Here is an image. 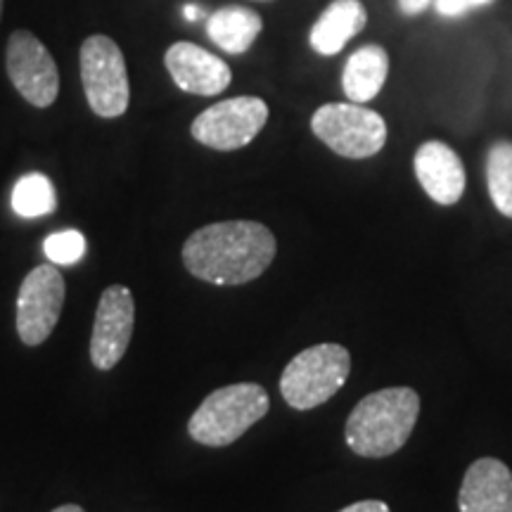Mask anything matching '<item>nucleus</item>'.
<instances>
[{
  "mask_svg": "<svg viewBox=\"0 0 512 512\" xmlns=\"http://www.w3.org/2000/svg\"><path fill=\"white\" fill-rule=\"evenodd\" d=\"M278 242L264 223L221 221L190 235L183 264L190 275L209 285H245L273 264Z\"/></svg>",
  "mask_w": 512,
  "mask_h": 512,
  "instance_id": "1",
  "label": "nucleus"
},
{
  "mask_svg": "<svg viewBox=\"0 0 512 512\" xmlns=\"http://www.w3.org/2000/svg\"><path fill=\"white\" fill-rule=\"evenodd\" d=\"M420 415V396L411 387L368 394L349 413L344 437L356 456L387 458L406 446Z\"/></svg>",
  "mask_w": 512,
  "mask_h": 512,
  "instance_id": "2",
  "label": "nucleus"
},
{
  "mask_svg": "<svg viewBox=\"0 0 512 512\" xmlns=\"http://www.w3.org/2000/svg\"><path fill=\"white\" fill-rule=\"evenodd\" d=\"M271 399L261 384L238 382L216 389L200 403L188 422V434L197 444L223 448L266 418Z\"/></svg>",
  "mask_w": 512,
  "mask_h": 512,
  "instance_id": "3",
  "label": "nucleus"
},
{
  "mask_svg": "<svg viewBox=\"0 0 512 512\" xmlns=\"http://www.w3.org/2000/svg\"><path fill=\"white\" fill-rule=\"evenodd\" d=\"M351 373V356L342 344H316L287 363L280 375V394L294 411H311L330 401Z\"/></svg>",
  "mask_w": 512,
  "mask_h": 512,
  "instance_id": "4",
  "label": "nucleus"
},
{
  "mask_svg": "<svg viewBox=\"0 0 512 512\" xmlns=\"http://www.w3.org/2000/svg\"><path fill=\"white\" fill-rule=\"evenodd\" d=\"M311 131L320 143L347 159L375 157L387 143V124L375 110L358 102H328L311 117Z\"/></svg>",
  "mask_w": 512,
  "mask_h": 512,
  "instance_id": "5",
  "label": "nucleus"
},
{
  "mask_svg": "<svg viewBox=\"0 0 512 512\" xmlns=\"http://www.w3.org/2000/svg\"><path fill=\"white\" fill-rule=\"evenodd\" d=\"M81 81L91 110L102 119H117L128 110L131 88L124 53L110 36H88L81 46Z\"/></svg>",
  "mask_w": 512,
  "mask_h": 512,
  "instance_id": "6",
  "label": "nucleus"
},
{
  "mask_svg": "<svg viewBox=\"0 0 512 512\" xmlns=\"http://www.w3.org/2000/svg\"><path fill=\"white\" fill-rule=\"evenodd\" d=\"M268 105L254 95L221 100L192 121L190 133L197 143L219 152H233L252 143L264 131Z\"/></svg>",
  "mask_w": 512,
  "mask_h": 512,
  "instance_id": "7",
  "label": "nucleus"
},
{
  "mask_svg": "<svg viewBox=\"0 0 512 512\" xmlns=\"http://www.w3.org/2000/svg\"><path fill=\"white\" fill-rule=\"evenodd\" d=\"M64 278L55 264L36 266L17 294V335L27 347H38L53 335L64 306Z\"/></svg>",
  "mask_w": 512,
  "mask_h": 512,
  "instance_id": "8",
  "label": "nucleus"
},
{
  "mask_svg": "<svg viewBox=\"0 0 512 512\" xmlns=\"http://www.w3.org/2000/svg\"><path fill=\"white\" fill-rule=\"evenodd\" d=\"M8 76L17 93L29 105H53L60 93V72L55 57L43 46V41L27 29H19L8 41Z\"/></svg>",
  "mask_w": 512,
  "mask_h": 512,
  "instance_id": "9",
  "label": "nucleus"
},
{
  "mask_svg": "<svg viewBox=\"0 0 512 512\" xmlns=\"http://www.w3.org/2000/svg\"><path fill=\"white\" fill-rule=\"evenodd\" d=\"M136 302L126 285H110L102 292L91 335V361L98 370H112L124 358L133 337Z\"/></svg>",
  "mask_w": 512,
  "mask_h": 512,
  "instance_id": "10",
  "label": "nucleus"
},
{
  "mask_svg": "<svg viewBox=\"0 0 512 512\" xmlns=\"http://www.w3.org/2000/svg\"><path fill=\"white\" fill-rule=\"evenodd\" d=\"M164 64L176 86L190 95H219L233 81V72L221 57L188 41H178L166 50Z\"/></svg>",
  "mask_w": 512,
  "mask_h": 512,
  "instance_id": "11",
  "label": "nucleus"
},
{
  "mask_svg": "<svg viewBox=\"0 0 512 512\" xmlns=\"http://www.w3.org/2000/svg\"><path fill=\"white\" fill-rule=\"evenodd\" d=\"M415 176L422 190L430 195L441 207H453L460 202L465 192V166L463 159L453 147H448L441 140H427L418 147L413 157Z\"/></svg>",
  "mask_w": 512,
  "mask_h": 512,
  "instance_id": "12",
  "label": "nucleus"
},
{
  "mask_svg": "<svg viewBox=\"0 0 512 512\" xmlns=\"http://www.w3.org/2000/svg\"><path fill=\"white\" fill-rule=\"evenodd\" d=\"M460 512H512V472L498 458H479L467 467L458 494Z\"/></svg>",
  "mask_w": 512,
  "mask_h": 512,
  "instance_id": "13",
  "label": "nucleus"
},
{
  "mask_svg": "<svg viewBox=\"0 0 512 512\" xmlns=\"http://www.w3.org/2000/svg\"><path fill=\"white\" fill-rule=\"evenodd\" d=\"M366 24L368 10L361 0H332L313 24L309 36L311 48L323 57L342 53L351 38L366 29Z\"/></svg>",
  "mask_w": 512,
  "mask_h": 512,
  "instance_id": "14",
  "label": "nucleus"
},
{
  "mask_svg": "<svg viewBox=\"0 0 512 512\" xmlns=\"http://www.w3.org/2000/svg\"><path fill=\"white\" fill-rule=\"evenodd\" d=\"M389 76V55L382 46H370L358 48L354 55L349 57L347 64H344L342 72V88L344 95L351 102H358V105H366L373 98L380 95V91L387 83Z\"/></svg>",
  "mask_w": 512,
  "mask_h": 512,
  "instance_id": "15",
  "label": "nucleus"
},
{
  "mask_svg": "<svg viewBox=\"0 0 512 512\" xmlns=\"http://www.w3.org/2000/svg\"><path fill=\"white\" fill-rule=\"evenodd\" d=\"M261 31H264V19L259 12L242 8V5H228V8L216 10L207 22L211 41L230 55L247 53Z\"/></svg>",
  "mask_w": 512,
  "mask_h": 512,
  "instance_id": "16",
  "label": "nucleus"
},
{
  "mask_svg": "<svg viewBox=\"0 0 512 512\" xmlns=\"http://www.w3.org/2000/svg\"><path fill=\"white\" fill-rule=\"evenodd\" d=\"M486 188L494 207L512 219V143L498 140L486 155Z\"/></svg>",
  "mask_w": 512,
  "mask_h": 512,
  "instance_id": "17",
  "label": "nucleus"
},
{
  "mask_svg": "<svg viewBox=\"0 0 512 512\" xmlns=\"http://www.w3.org/2000/svg\"><path fill=\"white\" fill-rule=\"evenodd\" d=\"M12 209L24 219H38L48 216L57 209L55 185L43 174L22 176L12 190Z\"/></svg>",
  "mask_w": 512,
  "mask_h": 512,
  "instance_id": "18",
  "label": "nucleus"
},
{
  "mask_svg": "<svg viewBox=\"0 0 512 512\" xmlns=\"http://www.w3.org/2000/svg\"><path fill=\"white\" fill-rule=\"evenodd\" d=\"M43 254L55 266H74L86 254V238L79 230H62V233L48 235L43 242Z\"/></svg>",
  "mask_w": 512,
  "mask_h": 512,
  "instance_id": "19",
  "label": "nucleus"
},
{
  "mask_svg": "<svg viewBox=\"0 0 512 512\" xmlns=\"http://www.w3.org/2000/svg\"><path fill=\"white\" fill-rule=\"evenodd\" d=\"M494 0H434V10H437V15L446 17V19H458L467 15V12L477 10V8H486V5H491Z\"/></svg>",
  "mask_w": 512,
  "mask_h": 512,
  "instance_id": "20",
  "label": "nucleus"
},
{
  "mask_svg": "<svg viewBox=\"0 0 512 512\" xmlns=\"http://www.w3.org/2000/svg\"><path fill=\"white\" fill-rule=\"evenodd\" d=\"M339 512H392V510H389V505L382 501H361V503H351Z\"/></svg>",
  "mask_w": 512,
  "mask_h": 512,
  "instance_id": "21",
  "label": "nucleus"
},
{
  "mask_svg": "<svg viewBox=\"0 0 512 512\" xmlns=\"http://www.w3.org/2000/svg\"><path fill=\"white\" fill-rule=\"evenodd\" d=\"M434 0H399V10L403 12L406 17H415L420 15V12H425Z\"/></svg>",
  "mask_w": 512,
  "mask_h": 512,
  "instance_id": "22",
  "label": "nucleus"
},
{
  "mask_svg": "<svg viewBox=\"0 0 512 512\" xmlns=\"http://www.w3.org/2000/svg\"><path fill=\"white\" fill-rule=\"evenodd\" d=\"M183 12H185V17L190 19V22H195V19L202 15V10L197 8V5H185V10H183Z\"/></svg>",
  "mask_w": 512,
  "mask_h": 512,
  "instance_id": "23",
  "label": "nucleus"
},
{
  "mask_svg": "<svg viewBox=\"0 0 512 512\" xmlns=\"http://www.w3.org/2000/svg\"><path fill=\"white\" fill-rule=\"evenodd\" d=\"M53 512H86L81 508V505H74V503H67V505H60V508H55Z\"/></svg>",
  "mask_w": 512,
  "mask_h": 512,
  "instance_id": "24",
  "label": "nucleus"
},
{
  "mask_svg": "<svg viewBox=\"0 0 512 512\" xmlns=\"http://www.w3.org/2000/svg\"><path fill=\"white\" fill-rule=\"evenodd\" d=\"M0 15H3V0H0Z\"/></svg>",
  "mask_w": 512,
  "mask_h": 512,
  "instance_id": "25",
  "label": "nucleus"
},
{
  "mask_svg": "<svg viewBox=\"0 0 512 512\" xmlns=\"http://www.w3.org/2000/svg\"><path fill=\"white\" fill-rule=\"evenodd\" d=\"M259 3H271V0H259Z\"/></svg>",
  "mask_w": 512,
  "mask_h": 512,
  "instance_id": "26",
  "label": "nucleus"
}]
</instances>
